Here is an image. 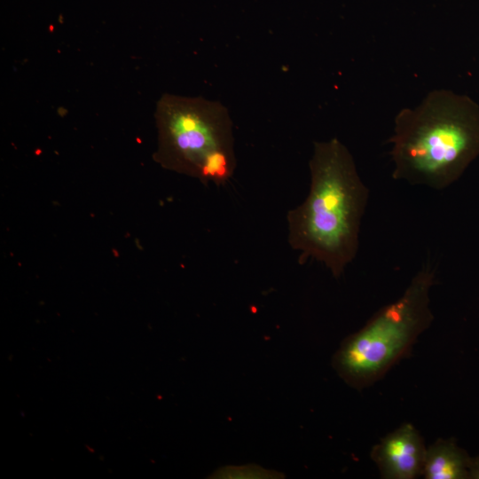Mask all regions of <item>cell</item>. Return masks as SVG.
<instances>
[{
	"instance_id": "obj_1",
	"label": "cell",
	"mask_w": 479,
	"mask_h": 479,
	"mask_svg": "<svg viewBox=\"0 0 479 479\" xmlns=\"http://www.w3.org/2000/svg\"><path fill=\"white\" fill-rule=\"evenodd\" d=\"M309 169V193L287 216V240L302 263H321L338 279L357 255L369 189L338 138L314 143Z\"/></svg>"
},
{
	"instance_id": "obj_2",
	"label": "cell",
	"mask_w": 479,
	"mask_h": 479,
	"mask_svg": "<svg viewBox=\"0 0 479 479\" xmlns=\"http://www.w3.org/2000/svg\"><path fill=\"white\" fill-rule=\"evenodd\" d=\"M389 142L395 180L444 190L479 157V105L451 90H431L398 112Z\"/></svg>"
},
{
	"instance_id": "obj_3",
	"label": "cell",
	"mask_w": 479,
	"mask_h": 479,
	"mask_svg": "<svg viewBox=\"0 0 479 479\" xmlns=\"http://www.w3.org/2000/svg\"><path fill=\"white\" fill-rule=\"evenodd\" d=\"M434 283L435 271L428 263L397 300L381 308L342 341L332 364L346 384L357 390L370 387L410 354L434 319L429 297Z\"/></svg>"
},
{
	"instance_id": "obj_4",
	"label": "cell",
	"mask_w": 479,
	"mask_h": 479,
	"mask_svg": "<svg viewBox=\"0 0 479 479\" xmlns=\"http://www.w3.org/2000/svg\"><path fill=\"white\" fill-rule=\"evenodd\" d=\"M160 161L203 183L221 185L236 169L233 123L219 101L162 95L156 105Z\"/></svg>"
},
{
	"instance_id": "obj_5",
	"label": "cell",
	"mask_w": 479,
	"mask_h": 479,
	"mask_svg": "<svg viewBox=\"0 0 479 479\" xmlns=\"http://www.w3.org/2000/svg\"><path fill=\"white\" fill-rule=\"evenodd\" d=\"M427 447L419 430L404 423L373 446L370 456L383 479H414L422 475Z\"/></svg>"
},
{
	"instance_id": "obj_6",
	"label": "cell",
	"mask_w": 479,
	"mask_h": 479,
	"mask_svg": "<svg viewBox=\"0 0 479 479\" xmlns=\"http://www.w3.org/2000/svg\"><path fill=\"white\" fill-rule=\"evenodd\" d=\"M471 459L453 438H439L427 447L422 476L426 479L469 478Z\"/></svg>"
},
{
	"instance_id": "obj_7",
	"label": "cell",
	"mask_w": 479,
	"mask_h": 479,
	"mask_svg": "<svg viewBox=\"0 0 479 479\" xmlns=\"http://www.w3.org/2000/svg\"><path fill=\"white\" fill-rule=\"evenodd\" d=\"M469 478L479 479V457L472 458L471 459Z\"/></svg>"
}]
</instances>
